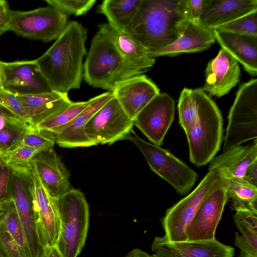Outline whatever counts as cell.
<instances>
[{
    "mask_svg": "<svg viewBox=\"0 0 257 257\" xmlns=\"http://www.w3.org/2000/svg\"><path fill=\"white\" fill-rule=\"evenodd\" d=\"M189 22L185 0H142L124 31L150 56L177 40Z\"/></svg>",
    "mask_w": 257,
    "mask_h": 257,
    "instance_id": "obj_1",
    "label": "cell"
},
{
    "mask_svg": "<svg viewBox=\"0 0 257 257\" xmlns=\"http://www.w3.org/2000/svg\"><path fill=\"white\" fill-rule=\"evenodd\" d=\"M87 29L76 21L68 22L61 36L41 56L36 59L39 69L53 91L68 94L79 89L86 55Z\"/></svg>",
    "mask_w": 257,
    "mask_h": 257,
    "instance_id": "obj_2",
    "label": "cell"
},
{
    "mask_svg": "<svg viewBox=\"0 0 257 257\" xmlns=\"http://www.w3.org/2000/svg\"><path fill=\"white\" fill-rule=\"evenodd\" d=\"M144 72L125 60L103 32L93 36L83 64V77L89 85L112 92L118 82Z\"/></svg>",
    "mask_w": 257,
    "mask_h": 257,
    "instance_id": "obj_3",
    "label": "cell"
},
{
    "mask_svg": "<svg viewBox=\"0 0 257 257\" xmlns=\"http://www.w3.org/2000/svg\"><path fill=\"white\" fill-rule=\"evenodd\" d=\"M198 108L194 124L185 131L190 161L197 167L206 165L219 150L223 120L215 103L201 88H197Z\"/></svg>",
    "mask_w": 257,
    "mask_h": 257,
    "instance_id": "obj_4",
    "label": "cell"
},
{
    "mask_svg": "<svg viewBox=\"0 0 257 257\" xmlns=\"http://www.w3.org/2000/svg\"><path fill=\"white\" fill-rule=\"evenodd\" d=\"M60 231L56 246L63 257H77L85 244L89 206L84 194L71 188L57 198Z\"/></svg>",
    "mask_w": 257,
    "mask_h": 257,
    "instance_id": "obj_5",
    "label": "cell"
},
{
    "mask_svg": "<svg viewBox=\"0 0 257 257\" xmlns=\"http://www.w3.org/2000/svg\"><path fill=\"white\" fill-rule=\"evenodd\" d=\"M223 151L257 138V79L240 86L228 116Z\"/></svg>",
    "mask_w": 257,
    "mask_h": 257,
    "instance_id": "obj_6",
    "label": "cell"
},
{
    "mask_svg": "<svg viewBox=\"0 0 257 257\" xmlns=\"http://www.w3.org/2000/svg\"><path fill=\"white\" fill-rule=\"evenodd\" d=\"M134 135L131 133L125 139L140 149L151 170L170 183L179 195L188 194L198 178L197 173L168 150Z\"/></svg>",
    "mask_w": 257,
    "mask_h": 257,
    "instance_id": "obj_7",
    "label": "cell"
},
{
    "mask_svg": "<svg viewBox=\"0 0 257 257\" xmlns=\"http://www.w3.org/2000/svg\"><path fill=\"white\" fill-rule=\"evenodd\" d=\"M9 30L30 39L47 43L57 40L68 25V16L49 6L29 11H11Z\"/></svg>",
    "mask_w": 257,
    "mask_h": 257,
    "instance_id": "obj_8",
    "label": "cell"
},
{
    "mask_svg": "<svg viewBox=\"0 0 257 257\" xmlns=\"http://www.w3.org/2000/svg\"><path fill=\"white\" fill-rule=\"evenodd\" d=\"M220 177L218 171L209 170L197 187L168 209L161 219L164 236L171 241L187 240L186 230L200 205Z\"/></svg>",
    "mask_w": 257,
    "mask_h": 257,
    "instance_id": "obj_9",
    "label": "cell"
},
{
    "mask_svg": "<svg viewBox=\"0 0 257 257\" xmlns=\"http://www.w3.org/2000/svg\"><path fill=\"white\" fill-rule=\"evenodd\" d=\"M10 195L13 200L23 228L28 257H42L44 247L37 230L30 189V164L11 166Z\"/></svg>",
    "mask_w": 257,
    "mask_h": 257,
    "instance_id": "obj_10",
    "label": "cell"
},
{
    "mask_svg": "<svg viewBox=\"0 0 257 257\" xmlns=\"http://www.w3.org/2000/svg\"><path fill=\"white\" fill-rule=\"evenodd\" d=\"M134 120L123 110L114 97L88 121L85 133L94 145L108 144L125 139L131 133Z\"/></svg>",
    "mask_w": 257,
    "mask_h": 257,
    "instance_id": "obj_11",
    "label": "cell"
},
{
    "mask_svg": "<svg viewBox=\"0 0 257 257\" xmlns=\"http://www.w3.org/2000/svg\"><path fill=\"white\" fill-rule=\"evenodd\" d=\"M30 182L34 214L41 243L44 247L55 245L60 224L56 198L49 194L31 162Z\"/></svg>",
    "mask_w": 257,
    "mask_h": 257,
    "instance_id": "obj_12",
    "label": "cell"
},
{
    "mask_svg": "<svg viewBox=\"0 0 257 257\" xmlns=\"http://www.w3.org/2000/svg\"><path fill=\"white\" fill-rule=\"evenodd\" d=\"M3 89L16 95H31L53 91L41 73L36 60L4 62L0 61Z\"/></svg>",
    "mask_w": 257,
    "mask_h": 257,
    "instance_id": "obj_13",
    "label": "cell"
},
{
    "mask_svg": "<svg viewBox=\"0 0 257 257\" xmlns=\"http://www.w3.org/2000/svg\"><path fill=\"white\" fill-rule=\"evenodd\" d=\"M175 101L166 93H160L139 113L134 125L153 144L160 146L174 119Z\"/></svg>",
    "mask_w": 257,
    "mask_h": 257,
    "instance_id": "obj_14",
    "label": "cell"
},
{
    "mask_svg": "<svg viewBox=\"0 0 257 257\" xmlns=\"http://www.w3.org/2000/svg\"><path fill=\"white\" fill-rule=\"evenodd\" d=\"M227 200L225 189L218 179L187 228V240L197 241L214 239L215 231Z\"/></svg>",
    "mask_w": 257,
    "mask_h": 257,
    "instance_id": "obj_15",
    "label": "cell"
},
{
    "mask_svg": "<svg viewBox=\"0 0 257 257\" xmlns=\"http://www.w3.org/2000/svg\"><path fill=\"white\" fill-rule=\"evenodd\" d=\"M154 257H233L234 248L215 238L211 240L171 241L164 236L154 237L151 245Z\"/></svg>",
    "mask_w": 257,
    "mask_h": 257,
    "instance_id": "obj_16",
    "label": "cell"
},
{
    "mask_svg": "<svg viewBox=\"0 0 257 257\" xmlns=\"http://www.w3.org/2000/svg\"><path fill=\"white\" fill-rule=\"evenodd\" d=\"M112 93L125 112L134 120L139 113L160 92L151 79L140 74L117 83Z\"/></svg>",
    "mask_w": 257,
    "mask_h": 257,
    "instance_id": "obj_17",
    "label": "cell"
},
{
    "mask_svg": "<svg viewBox=\"0 0 257 257\" xmlns=\"http://www.w3.org/2000/svg\"><path fill=\"white\" fill-rule=\"evenodd\" d=\"M114 97L111 91L95 96L94 100L87 107L67 124L54 133L49 134L53 138L55 143L63 148L95 146L87 137L86 125L91 118Z\"/></svg>",
    "mask_w": 257,
    "mask_h": 257,
    "instance_id": "obj_18",
    "label": "cell"
},
{
    "mask_svg": "<svg viewBox=\"0 0 257 257\" xmlns=\"http://www.w3.org/2000/svg\"><path fill=\"white\" fill-rule=\"evenodd\" d=\"M238 62L223 49L211 60L205 70V83L203 90L220 97L227 94L239 81Z\"/></svg>",
    "mask_w": 257,
    "mask_h": 257,
    "instance_id": "obj_19",
    "label": "cell"
},
{
    "mask_svg": "<svg viewBox=\"0 0 257 257\" xmlns=\"http://www.w3.org/2000/svg\"><path fill=\"white\" fill-rule=\"evenodd\" d=\"M31 163L52 197L57 198L71 188L70 172L53 148L37 153Z\"/></svg>",
    "mask_w": 257,
    "mask_h": 257,
    "instance_id": "obj_20",
    "label": "cell"
},
{
    "mask_svg": "<svg viewBox=\"0 0 257 257\" xmlns=\"http://www.w3.org/2000/svg\"><path fill=\"white\" fill-rule=\"evenodd\" d=\"M257 10V0H204L197 24L210 30Z\"/></svg>",
    "mask_w": 257,
    "mask_h": 257,
    "instance_id": "obj_21",
    "label": "cell"
},
{
    "mask_svg": "<svg viewBox=\"0 0 257 257\" xmlns=\"http://www.w3.org/2000/svg\"><path fill=\"white\" fill-rule=\"evenodd\" d=\"M23 102L28 123L34 129L40 122L70 106L68 94L53 91L50 93L17 95Z\"/></svg>",
    "mask_w": 257,
    "mask_h": 257,
    "instance_id": "obj_22",
    "label": "cell"
},
{
    "mask_svg": "<svg viewBox=\"0 0 257 257\" xmlns=\"http://www.w3.org/2000/svg\"><path fill=\"white\" fill-rule=\"evenodd\" d=\"M215 40L251 75H257V36L213 30Z\"/></svg>",
    "mask_w": 257,
    "mask_h": 257,
    "instance_id": "obj_23",
    "label": "cell"
},
{
    "mask_svg": "<svg viewBox=\"0 0 257 257\" xmlns=\"http://www.w3.org/2000/svg\"><path fill=\"white\" fill-rule=\"evenodd\" d=\"M213 30L189 21L181 36L175 42L156 51L150 56H175L182 53L202 51L209 48L215 41Z\"/></svg>",
    "mask_w": 257,
    "mask_h": 257,
    "instance_id": "obj_24",
    "label": "cell"
},
{
    "mask_svg": "<svg viewBox=\"0 0 257 257\" xmlns=\"http://www.w3.org/2000/svg\"><path fill=\"white\" fill-rule=\"evenodd\" d=\"M257 160V140L245 146H238L224 151L213 158L208 170H215L220 175L227 178L243 179L247 167Z\"/></svg>",
    "mask_w": 257,
    "mask_h": 257,
    "instance_id": "obj_25",
    "label": "cell"
},
{
    "mask_svg": "<svg viewBox=\"0 0 257 257\" xmlns=\"http://www.w3.org/2000/svg\"><path fill=\"white\" fill-rule=\"evenodd\" d=\"M99 30L113 42L123 58L138 69L145 71L155 63V58L151 57L145 49L124 31H118L108 23L99 25Z\"/></svg>",
    "mask_w": 257,
    "mask_h": 257,
    "instance_id": "obj_26",
    "label": "cell"
},
{
    "mask_svg": "<svg viewBox=\"0 0 257 257\" xmlns=\"http://www.w3.org/2000/svg\"><path fill=\"white\" fill-rule=\"evenodd\" d=\"M219 181L225 189L228 199L232 202V210L257 213V187L239 178L220 175Z\"/></svg>",
    "mask_w": 257,
    "mask_h": 257,
    "instance_id": "obj_27",
    "label": "cell"
},
{
    "mask_svg": "<svg viewBox=\"0 0 257 257\" xmlns=\"http://www.w3.org/2000/svg\"><path fill=\"white\" fill-rule=\"evenodd\" d=\"M234 223L241 233H235L234 244L240 251L257 256V213L246 210L235 211Z\"/></svg>",
    "mask_w": 257,
    "mask_h": 257,
    "instance_id": "obj_28",
    "label": "cell"
},
{
    "mask_svg": "<svg viewBox=\"0 0 257 257\" xmlns=\"http://www.w3.org/2000/svg\"><path fill=\"white\" fill-rule=\"evenodd\" d=\"M142 0H104L98 7L108 24L118 31H124L132 21Z\"/></svg>",
    "mask_w": 257,
    "mask_h": 257,
    "instance_id": "obj_29",
    "label": "cell"
},
{
    "mask_svg": "<svg viewBox=\"0 0 257 257\" xmlns=\"http://www.w3.org/2000/svg\"><path fill=\"white\" fill-rule=\"evenodd\" d=\"M0 224L27 253L23 228L16 207L11 198L0 203Z\"/></svg>",
    "mask_w": 257,
    "mask_h": 257,
    "instance_id": "obj_30",
    "label": "cell"
},
{
    "mask_svg": "<svg viewBox=\"0 0 257 257\" xmlns=\"http://www.w3.org/2000/svg\"><path fill=\"white\" fill-rule=\"evenodd\" d=\"M95 97L85 101L72 102L65 109L37 124L34 129L48 134L54 133L72 120L87 107L94 100Z\"/></svg>",
    "mask_w": 257,
    "mask_h": 257,
    "instance_id": "obj_31",
    "label": "cell"
},
{
    "mask_svg": "<svg viewBox=\"0 0 257 257\" xmlns=\"http://www.w3.org/2000/svg\"><path fill=\"white\" fill-rule=\"evenodd\" d=\"M34 129L28 123L19 121L6 125L0 131V155L14 148L23 136Z\"/></svg>",
    "mask_w": 257,
    "mask_h": 257,
    "instance_id": "obj_32",
    "label": "cell"
},
{
    "mask_svg": "<svg viewBox=\"0 0 257 257\" xmlns=\"http://www.w3.org/2000/svg\"><path fill=\"white\" fill-rule=\"evenodd\" d=\"M214 29L240 35L257 36V10Z\"/></svg>",
    "mask_w": 257,
    "mask_h": 257,
    "instance_id": "obj_33",
    "label": "cell"
},
{
    "mask_svg": "<svg viewBox=\"0 0 257 257\" xmlns=\"http://www.w3.org/2000/svg\"><path fill=\"white\" fill-rule=\"evenodd\" d=\"M50 6L67 15L76 16L86 14L96 2V0H46Z\"/></svg>",
    "mask_w": 257,
    "mask_h": 257,
    "instance_id": "obj_34",
    "label": "cell"
},
{
    "mask_svg": "<svg viewBox=\"0 0 257 257\" xmlns=\"http://www.w3.org/2000/svg\"><path fill=\"white\" fill-rule=\"evenodd\" d=\"M40 150L25 146H18L2 156L10 166H24L30 164L32 159Z\"/></svg>",
    "mask_w": 257,
    "mask_h": 257,
    "instance_id": "obj_35",
    "label": "cell"
},
{
    "mask_svg": "<svg viewBox=\"0 0 257 257\" xmlns=\"http://www.w3.org/2000/svg\"><path fill=\"white\" fill-rule=\"evenodd\" d=\"M54 144L55 142L53 138L49 134L33 129L26 133L15 147L18 146H25L42 151L53 148Z\"/></svg>",
    "mask_w": 257,
    "mask_h": 257,
    "instance_id": "obj_36",
    "label": "cell"
},
{
    "mask_svg": "<svg viewBox=\"0 0 257 257\" xmlns=\"http://www.w3.org/2000/svg\"><path fill=\"white\" fill-rule=\"evenodd\" d=\"M0 253L4 257H28L25 250L18 244L1 224Z\"/></svg>",
    "mask_w": 257,
    "mask_h": 257,
    "instance_id": "obj_37",
    "label": "cell"
},
{
    "mask_svg": "<svg viewBox=\"0 0 257 257\" xmlns=\"http://www.w3.org/2000/svg\"><path fill=\"white\" fill-rule=\"evenodd\" d=\"M0 104L28 123L23 102L17 95L4 89L0 90Z\"/></svg>",
    "mask_w": 257,
    "mask_h": 257,
    "instance_id": "obj_38",
    "label": "cell"
},
{
    "mask_svg": "<svg viewBox=\"0 0 257 257\" xmlns=\"http://www.w3.org/2000/svg\"><path fill=\"white\" fill-rule=\"evenodd\" d=\"M12 168L0 155V203L11 198L10 185Z\"/></svg>",
    "mask_w": 257,
    "mask_h": 257,
    "instance_id": "obj_39",
    "label": "cell"
},
{
    "mask_svg": "<svg viewBox=\"0 0 257 257\" xmlns=\"http://www.w3.org/2000/svg\"><path fill=\"white\" fill-rule=\"evenodd\" d=\"M204 0H185V6L189 21L197 23L203 10Z\"/></svg>",
    "mask_w": 257,
    "mask_h": 257,
    "instance_id": "obj_40",
    "label": "cell"
},
{
    "mask_svg": "<svg viewBox=\"0 0 257 257\" xmlns=\"http://www.w3.org/2000/svg\"><path fill=\"white\" fill-rule=\"evenodd\" d=\"M19 121H24L0 104V131L8 124Z\"/></svg>",
    "mask_w": 257,
    "mask_h": 257,
    "instance_id": "obj_41",
    "label": "cell"
},
{
    "mask_svg": "<svg viewBox=\"0 0 257 257\" xmlns=\"http://www.w3.org/2000/svg\"><path fill=\"white\" fill-rule=\"evenodd\" d=\"M243 179L257 187V160L251 163L246 168Z\"/></svg>",
    "mask_w": 257,
    "mask_h": 257,
    "instance_id": "obj_42",
    "label": "cell"
},
{
    "mask_svg": "<svg viewBox=\"0 0 257 257\" xmlns=\"http://www.w3.org/2000/svg\"><path fill=\"white\" fill-rule=\"evenodd\" d=\"M11 20V10L0 14V36L9 30Z\"/></svg>",
    "mask_w": 257,
    "mask_h": 257,
    "instance_id": "obj_43",
    "label": "cell"
},
{
    "mask_svg": "<svg viewBox=\"0 0 257 257\" xmlns=\"http://www.w3.org/2000/svg\"><path fill=\"white\" fill-rule=\"evenodd\" d=\"M42 257H63V256L55 245L44 247Z\"/></svg>",
    "mask_w": 257,
    "mask_h": 257,
    "instance_id": "obj_44",
    "label": "cell"
},
{
    "mask_svg": "<svg viewBox=\"0 0 257 257\" xmlns=\"http://www.w3.org/2000/svg\"><path fill=\"white\" fill-rule=\"evenodd\" d=\"M125 257H154L140 248H135L131 250Z\"/></svg>",
    "mask_w": 257,
    "mask_h": 257,
    "instance_id": "obj_45",
    "label": "cell"
},
{
    "mask_svg": "<svg viewBox=\"0 0 257 257\" xmlns=\"http://www.w3.org/2000/svg\"><path fill=\"white\" fill-rule=\"evenodd\" d=\"M10 10L8 3L4 0H0V14L7 12Z\"/></svg>",
    "mask_w": 257,
    "mask_h": 257,
    "instance_id": "obj_46",
    "label": "cell"
},
{
    "mask_svg": "<svg viewBox=\"0 0 257 257\" xmlns=\"http://www.w3.org/2000/svg\"><path fill=\"white\" fill-rule=\"evenodd\" d=\"M238 257H257V256H252L250 255H248V254H247L240 251V254Z\"/></svg>",
    "mask_w": 257,
    "mask_h": 257,
    "instance_id": "obj_47",
    "label": "cell"
},
{
    "mask_svg": "<svg viewBox=\"0 0 257 257\" xmlns=\"http://www.w3.org/2000/svg\"><path fill=\"white\" fill-rule=\"evenodd\" d=\"M1 89H3V88L2 86V81H1V73H0V90H1Z\"/></svg>",
    "mask_w": 257,
    "mask_h": 257,
    "instance_id": "obj_48",
    "label": "cell"
},
{
    "mask_svg": "<svg viewBox=\"0 0 257 257\" xmlns=\"http://www.w3.org/2000/svg\"><path fill=\"white\" fill-rule=\"evenodd\" d=\"M0 257H4V256H3L1 254V253H0Z\"/></svg>",
    "mask_w": 257,
    "mask_h": 257,
    "instance_id": "obj_49",
    "label": "cell"
}]
</instances>
